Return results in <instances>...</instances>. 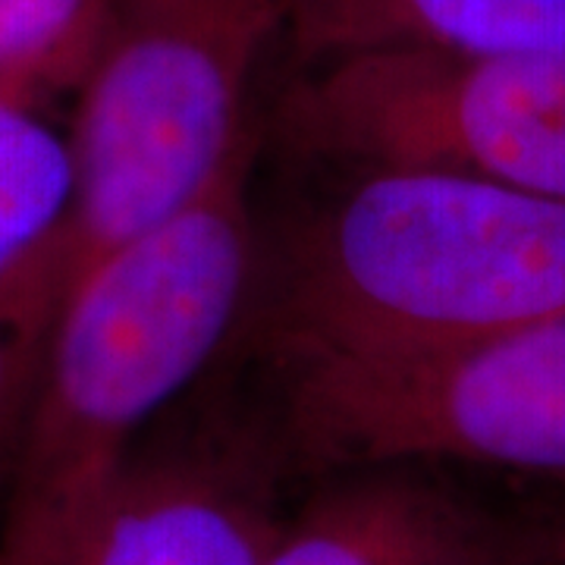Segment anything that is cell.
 I'll list each match as a JSON object with an SVG mask.
<instances>
[{
  "label": "cell",
  "instance_id": "cell-1",
  "mask_svg": "<svg viewBox=\"0 0 565 565\" xmlns=\"http://www.w3.org/2000/svg\"><path fill=\"white\" fill-rule=\"evenodd\" d=\"M565 308V202L355 167L264 239L239 321L282 367L468 343Z\"/></svg>",
  "mask_w": 565,
  "mask_h": 565
},
{
  "label": "cell",
  "instance_id": "cell-2",
  "mask_svg": "<svg viewBox=\"0 0 565 565\" xmlns=\"http://www.w3.org/2000/svg\"><path fill=\"white\" fill-rule=\"evenodd\" d=\"M252 151L70 292L3 487L0 565H82L145 427L239 327Z\"/></svg>",
  "mask_w": 565,
  "mask_h": 565
},
{
  "label": "cell",
  "instance_id": "cell-3",
  "mask_svg": "<svg viewBox=\"0 0 565 565\" xmlns=\"http://www.w3.org/2000/svg\"><path fill=\"white\" fill-rule=\"evenodd\" d=\"M286 17L289 0H114L66 136L73 195L47 236L66 299L255 141L248 95Z\"/></svg>",
  "mask_w": 565,
  "mask_h": 565
},
{
  "label": "cell",
  "instance_id": "cell-4",
  "mask_svg": "<svg viewBox=\"0 0 565 565\" xmlns=\"http://www.w3.org/2000/svg\"><path fill=\"white\" fill-rule=\"evenodd\" d=\"M282 440L318 471L468 465L565 484V308L415 355L282 367Z\"/></svg>",
  "mask_w": 565,
  "mask_h": 565
},
{
  "label": "cell",
  "instance_id": "cell-5",
  "mask_svg": "<svg viewBox=\"0 0 565 565\" xmlns=\"http://www.w3.org/2000/svg\"><path fill=\"white\" fill-rule=\"evenodd\" d=\"M299 151L422 167L565 202V54H352L299 66L277 110Z\"/></svg>",
  "mask_w": 565,
  "mask_h": 565
},
{
  "label": "cell",
  "instance_id": "cell-6",
  "mask_svg": "<svg viewBox=\"0 0 565 565\" xmlns=\"http://www.w3.org/2000/svg\"><path fill=\"white\" fill-rule=\"evenodd\" d=\"M280 519L255 452L139 446L82 565H264Z\"/></svg>",
  "mask_w": 565,
  "mask_h": 565
},
{
  "label": "cell",
  "instance_id": "cell-7",
  "mask_svg": "<svg viewBox=\"0 0 565 565\" xmlns=\"http://www.w3.org/2000/svg\"><path fill=\"white\" fill-rule=\"evenodd\" d=\"M505 522L418 465L327 471L280 527L264 565H497Z\"/></svg>",
  "mask_w": 565,
  "mask_h": 565
},
{
  "label": "cell",
  "instance_id": "cell-8",
  "mask_svg": "<svg viewBox=\"0 0 565 565\" xmlns=\"http://www.w3.org/2000/svg\"><path fill=\"white\" fill-rule=\"evenodd\" d=\"M296 66L390 51L565 54V0H289Z\"/></svg>",
  "mask_w": 565,
  "mask_h": 565
},
{
  "label": "cell",
  "instance_id": "cell-9",
  "mask_svg": "<svg viewBox=\"0 0 565 565\" xmlns=\"http://www.w3.org/2000/svg\"><path fill=\"white\" fill-rule=\"evenodd\" d=\"M110 17L114 0H0V102L39 110L76 95Z\"/></svg>",
  "mask_w": 565,
  "mask_h": 565
},
{
  "label": "cell",
  "instance_id": "cell-10",
  "mask_svg": "<svg viewBox=\"0 0 565 565\" xmlns=\"http://www.w3.org/2000/svg\"><path fill=\"white\" fill-rule=\"evenodd\" d=\"M63 305L66 282L44 236L0 274V497Z\"/></svg>",
  "mask_w": 565,
  "mask_h": 565
},
{
  "label": "cell",
  "instance_id": "cell-11",
  "mask_svg": "<svg viewBox=\"0 0 565 565\" xmlns=\"http://www.w3.org/2000/svg\"><path fill=\"white\" fill-rule=\"evenodd\" d=\"M70 195L66 139L39 110L0 102V274L57 230Z\"/></svg>",
  "mask_w": 565,
  "mask_h": 565
},
{
  "label": "cell",
  "instance_id": "cell-12",
  "mask_svg": "<svg viewBox=\"0 0 565 565\" xmlns=\"http://www.w3.org/2000/svg\"><path fill=\"white\" fill-rule=\"evenodd\" d=\"M497 565H565V519L546 503L534 515L505 522Z\"/></svg>",
  "mask_w": 565,
  "mask_h": 565
},
{
  "label": "cell",
  "instance_id": "cell-13",
  "mask_svg": "<svg viewBox=\"0 0 565 565\" xmlns=\"http://www.w3.org/2000/svg\"><path fill=\"white\" fill-rule=\"evenodd\" d=\"M550 505H553V509H556V512H559V515H563V519H565V497H559V500H553V503H550Z\"/></svg>",
  "mask_w": 565,
  "mask_h": 565
}]
</instances>
